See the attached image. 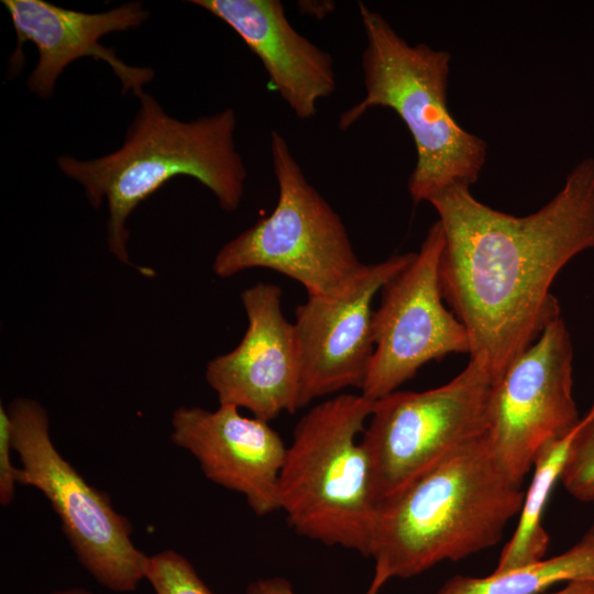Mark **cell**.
<instances>
[{"label": "cell", "instance_id": "17", "mask_svg": "<svg viewBox=\"0 0 594 594\" xmlns=\"http://www.w3.org/2000/svg\"><path fill=\"white\" fill-rule=\"evenodd\" d=\"M578 426L565 437L543 446L537 453L532 465L535 472L525 492L517 527L503 548L494 572L513 570L544 558L549 535L541 520L551 491L560 481Z\"/></svg>", "mask_w": 594, "mask_h": 594}, {"label": "cell", "instance_id": "5", "mask_svg": "<svg viewBox=\"0 0 594 594\" xmlns=\"http://www.w3.org/2000/svg\"><path fill=\"white\" fill-rule=\"evenodd\" d=\"M339 394L297 422L278 479V504L299 535L369 557L377 513L361 436L373 407Z\"/></svg>", "mask_w": 594, "mask_h": 594}, {"label": "cell", "instance_id": "19", "mask_svg": "<svg viewBox=\"0 0 594 594\" xmlns=\"http://www.w3.org/2000/svg\"><path fill=\"white\" fill-rule=\"evenodd\" d=\"M145 580L156 594H213L193 564L174 550L150 556Z\"/></svg>", "mask_w": 594, "mask_h": 594}, {"label": "cell", "instance_id": "7", "mask_svg": "<svg viewBox=\"0 0 594 594\" xmlns=\"http://www.w3.org/2000/svg\"><path fill=\"white\" fill-rule=\"evenodd\" d=\"M495 378L471 356L450 382L424 392H394L374 403L361 436L377 507L449 454L487 433Z\"/></svg>", "mask_w": 594, "mask_h": 594}, {"label": "cell", "instance_id": "15", "mask_svg": "<svg viewBox=\"0 0 594 594\" xmlns=\"http://www.w3.org/2000/svg\"><path fill=\"white\" fill-rule=\"evenodd\" d=\"M235 31L262 62L271 87L300 120L336 90L331 55L293 28L279 0H191Z\"/></svg>", "mask_w": 594, "mask_h": 594}, {"label": "cell", "instance_id": "3", "mask_svg": "<svg viewBox=\"0 0 594 594\" xmlns=\"http://www.w3.org/2000/svg\"><path fill=\"white\" fill-rule=\"evenodd\" d=\"M140 107L116 152L91 161L57 158L63 174L79 183L89 202L108 205L109 251L130 264L125 227L131 212L172 178H196L234 211L243 197L248 172L237 150L233 109L184 122L169 117L156 99L142 91Z\"/></svg>", "mask_w": 594, "mask_h": 594}, {"label": "cell", "instance_id": "12", "mask_svg": "<svg viewBox=\"0 0 594 594\" xmlns=\"http://www.w3.org/2000/svg\"><path fill=\"white\" fill-rule=\"evenodd\" d=\"M282 296L280 287L268 283L244 289L248 329L233 350L208 362L205 374L219 405L245 408L267 422L300 408L299 351Z\"/></svg>", "mask_w": 594, "mask_h": 594}, {"label": "cell", "instance_id": "2", "mask_svg": "<svg viewBox=\"0 0 594 594\" xmlns=\"http://www.w3.org/2000/svg\"><path fill=\"white\" fill-rule=\"evenodd\" d=\"M524 497L487 433L474 439L377 507L369 550L374 572L408 579L494 547Z\"/></svg>", "mask_w": 594, "mask_h": 594}, {"label": "cell", "instance_id": "11", "mask_svg": "<svg viewBox=\"0 0 594 594\" xmlns=\"http://www.w3.org/2000/svg\"><path fill=\"white\" fill-rule=\"evenodd\" d=\"M416 252L366 264L337 297H308L295 310L301 385L300 408L348 387L362 388L374 354V296L405 268Z\"/></svg>", "mask_w": 594, "mask_h": 594}, {"label": "cell", "instance_id": "10", "mask_svg": "<svg viewBox=\"0 0 594 594\" xmlns=\"http://www.w3.org/2000/svg\"><path fill=\"white\" fill-rule=\"evenodd\" d=\"M573 348L562 317L495 382L487 437L494 454L522 485L539 450L569 435L581 418L573 398Z\"/></svg>", "mask_w": 594, "mask_h": 594}, {"label": "cell", "instance_id": "20", "mask_svg": "<svg viewBox=\"0 0 594 594\" xmlns=\"http://www.w3.org/2000/svg\"><path fill=\"white\" fill-rule=\"evenodd\" d=\"M11 422L7 409L0 406V504L10 505L15 495L21 470L12 461Z\"/></svg>", "mask_w": 594, "mask_h": 594}, {"label": "cell", "instance_id": "14", "mask_svg": "<svg viewBox=\"0 0 594 594\" xmlns=\"http://www.w3.org/2000/svg\"><path fill=\"white\" fill-rule=\"evenodd\" d=\"M172 441L198 461L205 476L242 494L258 516L279 510L278 479L287 447L270 422L242 416L232 405L216 410L179 407Z\"/></svg>", "mask_w": 594, "mask_h": 594}, {"label": "cell", "instance_id": "9", "mask_svg": "<svg viewBox=\"0 0 594 594\" xmlns=\"http://www.w3.org/2000/svg\"><path fill=\"white\" fill-rule=\"evenodd\" d=\"M443 246L437 220L413 261L381 289L372 320L375 349L361 388L373 402L396 392L426 363L470 353L466 329L443 304L439 275Z\"/></svg>", "mask_w": 594, "mask_h": 594}, {"label": "cell", "instance_id": "4", "mask_svg": "<svg viewBox=\"0 0 594 594\" xmlns=\"http://www.w3.org/2000/svg\"><path fill=\"white\" fill-rule=\"evenodd\" d=\"M358 8L366 40L361 58L365 96L342 112L339 129H349L372 108L392 109L416 146L408 179L414 202L429 201L452 186L471 187L485 166L487 144L450 112V53L410 45L380 12L362 2Z\"/></svg>", "mask_w": 594, "mask_h": 594}, {"label": "cell", "instance_id": "22", "mask_svg": "<svg viewBox=\"0 0 594 594\" xmlns=\"http://www.w3.org/2000/svg\"><path fill=\"white\" fill-rule=\"evenodd\" d=\"M546 594H594V582L573 581L566 583L561 590Z\"/></svg>", "mask_w": 594, "mask_h": 594}, {"label": "cell", "instance_id": "13", "mask_svg": "<svg viewBox=\"0 0 594 594\" xmlns=\"http://www.w3.org/2000/svg\"><path fill=\"white\" fill-rule=\"evenodd\" d=\"M16 34V48L11 56L10 69L16 74L23 66L22 46L32 42L38 61L28 78V88L41 98H48L62 72L72 62L89 56L106 62L121 80L122 94L132 90L135 96L143 85L154 78L150 67L127 65L114 50L99 43L112 32H124L144 23L147 11L140 2H129L101 13H87L65 9L44 0H2Z\"/></svg>", "mask_w": 594, "mask_h": 594}, {"label": "cell", "instance_id": "18", "mask_svg": "<svg viewBox=\"0 0 594 594\" xmlns=\"http://www.w3.org/2000/svg\"><path fill=\"white\" fill-rule=\"evenodd\" d=\"M560 482L575 499L594 503V404L581 418Z\"/></svg>", "mask_w": 594, "mask_h": 594}, {"label": "cell", "instance_id": "6", "mask_svg": "<svg viewBox=\"0 0 594 594\" xmlns=\"http://www.w3.org/2000/svg\"><path fill=\"white\" fill-rule=\"evenodd\" d=\"M271 157L278 186L273 211L226 243L212 270L230 277L267 268L298 283L308 297H337L361 275L358 257L340 216L308 182L285 138L271 134Z\"/></svg>", "mask_w": 594, "mask_h": 594}, {"label": "cell", "instance_id": "16", "mask_svg": "<svg viewBox=\"0 0 594 594\" xmlns=\"http://www.w3.org/2000/svg\"><path fill=\"white\" fill-rule=\"evenodd\" d=\"M594 582V522L564 552L483 578L455 575L436 594H544L556 584Z\"/></svg>", "mask_w": 594, "mask_h": 594}, {"label": "cell", "instance_id": "8", "mask_svg": "<svg viewBox=\"0 0 594 594\" xmlns=\"http://www.w3.org/2000/svg\"><path fill=\"white\" fill-rule=\"evenodd\" d=\"M7 411L22 465L19 484L46 497L77 560L99 584L114 592L135 591L145 579L150 556L132 541L130 520L59 453L40 403L20 397Z\"/></svg>", "mask_w": 594, "mask_h": 594}, {"label": "cell", "instance_id": "23", "mask_svg": "<svg viewBox=\"0 0 594 594\" xmlns=\"http://www.w3.org/2000/svg\"><path fill=\"white\" fill-rule=\"evenodd\" d=\"M51 594H95V593L82 587H68V588L56 590L52 592Z\"/></svg>", "mask_w": 594, "mask_h": 594}, {"label": "cell", "instance_id": "1", "mask_svg": "<svg viewBox=\"0 0 594 594\" xmlns=\"http://www.w3.org/2000/svg\"><path fill=\"white\" fill-rule=\"evenodd\" d=\"M428 202L444 235L443 298L468 331L470 358L487 360L496 382L561 316L550 293L558 273L594 249V158L576 163L558 194L527 216L493 209L464 185Z\"/></svg>", "mask_w": 594, "mask_h": 594}, {"label": "cell", "instance_id": "21", "mask_svg": "<svg viewBox=\"0 0 594 594\" xmlns=\"http://www.w3.org/2000/svg\"><path fill=\"white\" fill-rule=\"evenodd\" d=\"M388 580L375 573L365 594H380L381 588ZM245 594H295L290 583L283 578H267L256 580L248 586Z\"/></svg>", "mask_w": 594, "mask_h": 594}]
</instances>
